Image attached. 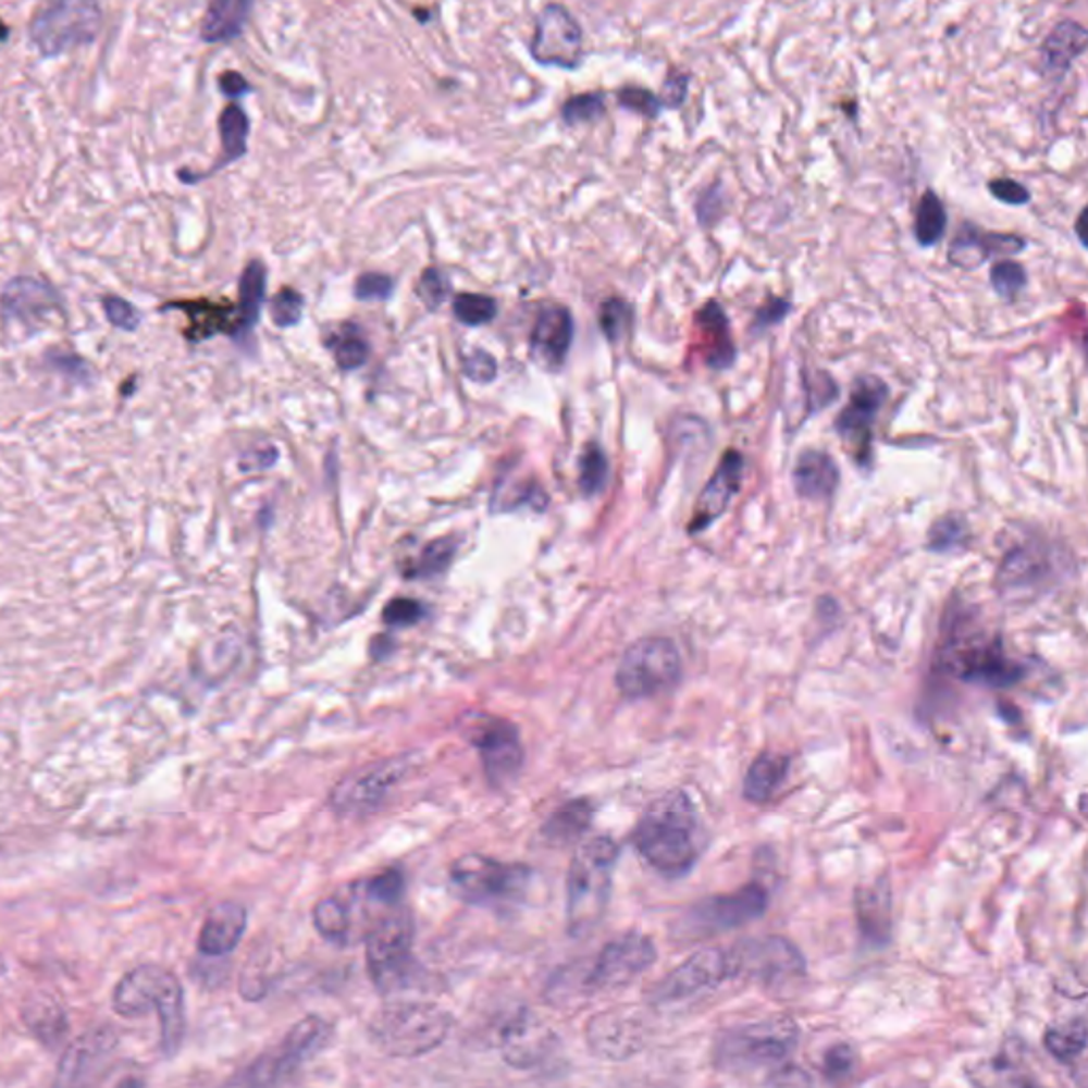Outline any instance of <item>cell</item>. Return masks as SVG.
I'll return each instance as SVG.
<instances>
[{"mask_svg":"<svg viewBox=\"0 0 1088 1088\" xmlns=\"http://www.w3.org/2000/svg\"><path fill=\"white\" fill-rule=\"evenodd\" d=\"M463 372L472 381L490 383L498 372V363L487 351H474L463 363Z\"/></svg>","mask_w":1088,"mask_h":1088,"instance_id":"59","label":"cell"},{"mask_svg":"<svg viewBox=\"0 0 1088 1088\" xmlns=\"http://www.w3.org/2000/svg\"><path fill=\"white\" fill-rule=\"evenodd\" d=\"M220 88L226 94L227 98H240L249 91V84L247 79L236 73V71H227L222 77H220Z\"/></svg>","mask_w":1088,"mask_h":1088,"instance_id":"62","label":"cell"},{"mask_svg":"<svg viewBox=\"0 0 1088 1088\" xmlns=\"http://www.w3.org/2000/svg\"><path fill=\"white\" fill-rule=\"evenodd\" d=\"M417 292H419L421 300L428 305V309H438L449 298L452 285H449V279L445 276V272L430 269L421 274Z\"/></svg>","mask_w":1088,"mask_h":1088,"instance_id":"51","label":"cell"},{"mask_svg":"<svg viewBox=\"0 0 1088 1088\" xmlns=\"http://www.w3.org/2000/svg\"><path fill=\"white\" fill-rule=\"evenodd\" d=\"M608 481V457L599 445H590L581 457L579 485L585 496H597Z\"/></svg>","mask_w":1088,"mask_h":1088,"instance_id":"41","label":"cell"},{"mask_svg":"<svg viewBox=\"0 0 1088 1088\" xmlns=\"http://www.w3.org/2000/svg\"><path fill=\"white\" fill-rule=\"evenodd\" d=\"M468 738L477 746L487 778L504 784L517 776L523 766V744L519 729L506 719L483 715L468 726Z\"/></svg>","mask_w":1088,"mask_h":1088,"instance_id":"15","label":"cell"},{"mask_svg":"<svg viewBox=\"0 0 1088 1088\" xmlns=\"http://www.w3.org/2000/svg\"><path fill=\"white\" fill-rule=\"evenodd\" d=\"M555 1042V1034L530 1014L510 1021L502 1031V1056L508 1065L528 1070L544 1061Z\"/></svg>","mask_w":1088,"mask_h":1088,"instance_id":"23","label":"cell"},{"mask_svg":"<svg viewBox=\"0 0 1088 1088\" xmlns=\"http://www.w3.org/2000/svg\"><path fill=\"white\" fill-rule=\"evenodd\" d=\"M1043 1046H1046V1050L1054 1059H1059L1063 1063H1072L1087 1048V1023H1085V1018H1074V1021H1067L1063 1025L1050 1027L1046 1031Z\"/></svg>","mask_w":1088,"mask_h":1088,"instance_id":"39","label":"cell"},{"mask_svg":"<svg viewBox=\"0 0 1088 1088\" xmlns=\"http://www.w3.org/2000/svg\"><path fill=\"white\" fill-rule=\"evenodd\" d=\"M689 82H691V75L684 73V71H679V69H670L668 75H666V82H664V88H662V107H668V109H679L680 104L687 100V94H689Z\"/></svg>","mask_w":1088,"mask_h":1088,"instance_id":"57","label":"cell"},{"mask_svg":"<svg viewBox=\"0 0 1088 1088\" xmlns=\"http://www.w3.org/2000/svg\"><path fill=\"white\" fill-rule=\"evenodd\" d=\"M330 1038V1025L319 1016H307L298 1025H294L287 1036L276 1043L272 1050L256 1059L234 1085H276L294 1074L300 1065L313 1059Z\"/></svg>","mask_w":1088,"mask_h":1088,"instance_id":"11","label":"cell"},{"mask_svg":"<svg viewBox=\"0 0 1088 1088\" xmlns=\"http://www.w3.org/2000/svg\"><path fill=\"white\" fill-rule=\"evenodd\" d=\"M394 292V281L381 272L362 274L356 283V296L360 300H385Z\"/></svg>","mask_w":1088,"mask_h":1088,"instance_id":"56","label":"cell"},{"mask_svg":"<svg viewBox=\"0 0 1088 1088\" xmlns=\"http://www.w3.org/2000/svg\"><path fill=\"white\" fill-rule=\"evenodd\" d=\"M102 26L98 0H49L30 24V37L46 55L91 44Z\"/></svg>","mask_w":1088,"mask_h":1088,"instance_id":"9","label":"cell"},{"mask_svg":"<svg viewBox=\"0 0 1088 1088\" xmlns=\"http://www.w3.org/2000/svg\"><path fill=\"white\" fill-rule=\"evenodd\" d=\"M302 307H305V300L298 292L294 289H281L274 300H272V319L276 325L281 327H289V325H296L300 321V316H302Z\"/></svg>","mask_w":1088,"mask_h":1088,"instance_id":"52","label":"cell"},{"mask_svg":"<svg viewBox=\"0 0 1088 1088\" xmlns=\"http://www.w3.org/2000/svg\"><path fill=\"white\" fill-rule=\"evenodd\" d=\"M617 100L623 109L632 111V113H638L646 120H655L659 118L662 113V100L653 94L651 90H644V88H635V86H626L621 90L617 91Z\"/></svg>","mask_w":1088,"mask_h":1088,"instance_id":"48","label":"cell"},{"mask_svg":"<svg viewBox=\"0 0 1088 1088\" xmlns=\"http://www.w3.org/2000/svg\"><path fill=\"white\" fill-rule=\"evenodd\" d=\"M247 927V912L236 902L213 907L200 929L198 951L207 956H224L234 951Z\"/></svg>","mask_w":1088,"mask_h":1088,"instance_id":"27","label":"cell"},{"mask_svg":"<svg viewBox=\"0 0 1088 1088\" xmlns=\"http://www.w3.org/2000/svg\"><path fill=\"white\" fill-rule=\"evenodd\" d=\"M47 363L49 368L58 370L60 374L73 379V381H82V383H88L91 379L90 363L86 362L84 358L75 356V354H66V351H51L47 354Z\"/></svg>","mask_w":1088,"mask_h":1088,"instance_id":"55","label":"cell"},{"mask_svg":"<svg viewBox=\"0 0 1088 1088\" xmlns=\"http://www.w3.org/2000/svg\"><path fill=\"white\" fill-rule=\"evenodd\" d=\"M313 925L325 940L345 944L354 929L351 904L341 898L321 900L313 910Z\"/></svg>","mask_w":1088,"mask_h":1088,"instance_id":"38","label":"cell"},{"mask_svg":"<svg viewBox=\"0 0 1088 1088\" xmlns=\"http://www.w3.org/2000/svg\"><path fill=\"white\" fill-rule=\"evenodd\" d=\"M889 390L878 376H860L855 381V387L851 392V400L840 412L836 421V430L846 441L860 461L865 463L869 455V438H871V425L885 405Z\"/></svg>","mask_w":1088,"mask_h":1088,"instance_id":"20","label":"cell"},{"mask_svg":"<svg viewBox=\"0 0 1088 1088\" xmlns=\"http://www.w3.org/2000/svg\"><path fill=\"white\" fill-rule=\"evenodd\" d=\"M254 0H211L200 24L205 44H226L236 39L249 22Z\"/></svg>","mask_w":1088,"mask_h":1088,"instance_id":"31","label":"cell"},{"mask_svg":"<svg viewBox=\"0 0 1088 1088\" xmlns=\"http://www.w3.org/2000/svg\"><path fill=\"white\" fill-rule=\"evenodd\" d=\"M362 893L374 904H398L405 893V876L400 869H385L363 882Z\"/></svg>","mask_w":1088,"mask_h":1088,"instance_id":"42","label":"cell"},{"mask_svg":"<svg viewBox=\"0 0 1088 1088\" xmlns=\"http://www.w3.org/2000/svg\"><path fill=\"white\" fill-rule=\"evenodd\" d=\"M680 653L670 638L648 635L634 642L617 668V687L628 700H644L672 689L680 679Z\"/></svg>","mask_w":1088,"mask_h":1088,"instance_id":"8","label":"cell"},{"mask_svg":"<svg viewBox=\"0 0 1088 1088\" xmlns=\"http://www.w3.org/2000/svg\"><path fill=\"white\" fill-rule=\"evenodd\" d=\"M708 844L706 827L693 800L684 791H670L655 800L634 831V846L657 871L679 878L693 869Z\"/></svg>","mask_w":1088,"mask_h":1088,"instance_id":"1","label":"cell"},{"mask_svg":"<svg viewBox=\"0 0 1088 1088\" xmlns=\"http://www.w3.org/2000/svg\"><path fill=\"white\" fill-rule=\"evenodd\" d=\"M729 978V961L727 952L719 949L691 954L679 967H675L664 980L655 985L651 991L653 1003H679L687 999L697 998L706 991L717 989Z\"/></svg>","mask_w":1088,"mask_h":1088,"instance_id":"16","label":"cell"},{"mask_svg":"<svg viewBox=\"0 0 1088 1088\" xmlns=\"http://www.w3.org/2000/svg\"><path fill=\"white\" fill-rule=\"evenodd\" d=\"M951 662L959 679L999 689L1018 682L1025 675L1023 666L1005 655L999 638L963 642L951 648Z\"/></svg>","mask_w":1088,"mask_h":1088,"instance_id":"17","label":"cell"},{"mask_svg":"<svg viewBox=\"0 0 1088 1088\" xmlns=\"http://www.w3.org/2000/svg\"><path fill=\"white\" fill-rule=\"evenodd\" d=\"M591 816L593 808L588 800H572L548 816L543 827L544 838L553 844L566 846L590 829Z\"/></svg>","mask_w":1088,"mask_h":1088,"instance_id":"34","label":"cell"},{"mask_svg":"<svg viewBox=\"0 0 1088 1088\" xmlns=\"http://www.w3.org/2000/svg\"><path fill=\"white\" fill-rule=\"evenodd\" d=\"M657 961V949L642 934H626L608 942L591 967L588 985L595 991L619 989L634 982Z\"/></svg>","mask_w":1088,"mask_h":1088,"instance_id":"14","label":"cell"},{"mask_svg":"<svg viewBox=\"0 0 1088 1088\" xmlns=\"http://www.w3.org/2000/svg\"><path fill=\"white\" fill-rule=\"evenodd\" d=\"M823 1070H825V1076L829 1080H842V1078L851 1076L853 1070H855V1052H853V1048L846 1046V1043L833 1046L825 1054Z\"/></svg>","mask_w":1088,"mask_h":1088,"instance_id":"54","label":"cell"},{"mask_svg":"<svg viewBox=\"0 0 1088 1088\" xmlns=\"http://www.w3.org/2000/svg\"><path fill=\"white\" fill-rule=\"evenodd\" d=\"M452 882L455 893L468 904H517L528 893L532 869L521 863H502L479 853H468L452 865Z\"/></svg>","mask_w":1088,"mask_h":1088,"instance_id":"7","label":"cell"},{"mask_svg":"<svg viewBox=\"0 0 1088 1088\" xmlns=\"http://www.w3.org/2000/svg\"><path fill=\"white\" fill-rule=\"evenodd\" d=\"M423 617H425L423 604L417 599H410V597L392 599L383 610V621L390 628H410V626L419 623Z\"/></svg>","mask_w":1088,"mask_h":1088,"instance_id":"49","label":"cell"},{"mask_svg":"<svg viewBox=\"0 0 1088 1088\" xmlns=\"http://www.w3.org/2000/svg\"><path fill=\"white\" fill-rule=\"evenodd\" d=\"M102 311L107 316V321L124 332H136L140 325V313L135 305H131L126 298L120 296H104L102 298Z\"/></svg>","mask_w":1088,"mask_h":1088,"instance_id":"50","label":"cell"},{"mask_svg":"<svg viewBox=\"0 0 1088 1088\" xmlns=\"http://www.w3.org/2000/svg\"><path fill=\"white\" fill-rule=\"evenodd\" d=\"M791 305L782 298H771L770 302L757 311V318H755V327H768V325H774L778 321H782L784 316L789 313Z\"/></svg>","mask_w":1088,"mask_h":1088,"instance_id":"61","label":"cell"},{"mask_svg":"<svg viewBox=\"0 0 1088 1088\" xmlns=\"http://www.w3.org/2000/svg\"><path fill=\"white\" fill-rule=\"evenodd\" d=\"M336 362L343 370H356L368 360V343L363 341L358 332L345 334L334 349Z\"/></svg>","mask_w":1088,"mask_h":1088,"instance_id":"53","label":"cell"},{"mask_svg":"<svg viewBox=\"0 0 1088 1088\" xmlns=\"http://www.w3.org/2000/svg\"><path fill=\"white\" fill-rule=\"evenodd\" d=\"M965 539H967L965 521L959 517H944L931 526L927 546L936 553H949L965 543Z\"/></svg>","mask_w":1088,"mask_h":1088,"instance_id":"45","label":"cell"},{"mask_svg":"<svg viewBox=\"0 0 1088 1088\" xmlns=\"http://www.w3.org/2000/svg\"><path fill=\"white\" fill-rule=\"evenodd\" d=\"M166 309H182L189 319V325L185 327V338L191 343L207 341L215 334H234L238 336V309L226 305V302H213V300H180V302H169L162 307Z\"/></svg>","mask_w":1088,"mask_h":1088,"instance_id":"26","label":"cell"},{"mask_svg":"<svg viewBox=\"0 0 1088 1088\" xmlns=\"http://www.w3.org/2000/svg\"><path fill=\"white\" fill-rule=\"evenodd\" d=\"M724 207V196H721V187L719 185H710V189H706L697 205H695V211H697V218L704 226L713 224L717 220V213L721 211Z\"/></svg>","mask_w":1088,"mask_h":1088,"instance_id":"60","label":"cell"},{"mask_svg":"<svg viewBox=\"0 0 1088 1088\" xmlns=\"http://www.w3.org/2000/svg\"><path fill=\"white\" fill-rule=\"evenodd\" d=\"M1021 249H1025L1021 236L982 232L974 224H963L952 240L949 260L959 269H978L996 254H1018Z\"/></svg>","mask_w":1088,"mask_h":1088,"instance_id":"25","label":"cell"},{"mask_svg":"<svg viewBox=\"0 0 1088 1088\" xmlns=\"http://www.w3.org/2000/svg\"><path fill=\"white\" fill-rule=\"evenodd\" d=\"M949 226V215L947 209L940 200V196L934 189H927L923 198L918 200L916 207V218H914V236L920 247H931L942 240L944 232Z\"/></svg>","mask_w":1088,"mask_h":1088,"instance_id":"36","label":"cell"},{"mask_svg":"<svg viewBox=\"0 0 1088 1088\" xmlns=\"http://www.w3.org/2000/svg\"><path fill=\"white\" fill-rule=\"evenodd\" d=\"M407 764L403 759L385 762L372 770H366L345 780L332 795V804L341 813H351V815H362L376 808L387 793L398 784V780L405 776Z\"/></svg>","mask_w":1088,"mask_h":1088,"instance_id":"21","label":"cell"},{"mask_svg":"<svg viewBox=\"0 0 1088 1088\" xmlns=\"http://www.w3.org/2000/svg\"><path fill=\"white\" fill-rule=\"evenodd\" d=\"M1087 28L1074 20L1059 22L1046 37L1040 51V75L1050 84H1059L1072 64L1087 51Z\"/></svg>","mask_w":1088,"mask_h":1088,"instance_id":"24","label":"cell"},{"mask_svg":"<svg viewBox=\"0 0 1088 1088\" xmlns=\"http://www.w3.org/2000/svg\"><path fill=\"white\" fill-rule=\"evenodd\" d=\"M455 548H457V543L454 539H438V541L428 544L408 577L432 579V577L443 574L449 568V564L454 561Z\"/></svg>","mask_w":1088,"mask_h":1088,"instance_id":"40","label":"cell"},{"mask_svg":"<svg viewBox=\"0 0 1088 1088\" xmlns=\"http://www.w3.org/2000/svg\"><path fill=\"white\" fill-rule=\"evenodd\" d=\"M742 474H744V457L729 449L697 498L689 523V534L704 532L726 512L731 499L740 492Z\"/></svg>","mask_w":1088,"mask_h":1088,"instance_id":"22","label":"cell"},{"mask_svg":"<svg viewBox=\"0 0 1088 1088\" xmlns=\"http://www.w3.org/2000/svg\"><path fill=\"white\" fill-rule=\"evenodd\" d=\"M840 483V470L833 457L808 449L798 457L793 468V487L800 498L829 499Z\"/></svg>","mask_w":1088,"mask_h":1088,"instance_id":"30","label":"cell"},{"mask_svg":"<svg viewBox=\"0 0 1088 1088\" xmlns=\"http://www.w3.org/2000/svg\"><path fill=\"white\" fill-rule=\"evenodd\" d=\"M113 1010L126 1018L156 1012L162 1027L164 1050L173 1054L185 1029L183 989L177 976L160 965H140L128 972L113 991Z\"/></svg>","mask_w":1088,"mask_h":1088,"instance_id":"2","label":"cell"},{"mask_svg":"<svg viewBox=\"0 0 1088 1088\" xmlns=\"http://www.w3.org/2000/svg\"><path fill=\"white\" fill-rule=\"evenodd\" d=\"M455 318L466 325L490 323L498 313V305L490 296L481 294H459L454 302Z\"/></svg>","mask_w":1088,"mask_h":1088,"instance_id":"44","label":"cell"},{"mask_svg":"<svg viewBox=\"0 0 1088 1088\" xmlns=\"http://www.w3.org/2000/svg\"><path fill=\"white\" fill-rule=\"evenodd\" d=\"M768 910V893L759 885H746L733 893L715 895L689 907L682 918L684 934L708 938L757 920Z\"/></svg>","mask_w":1088,"mask_h":1088,"instance_id":"12","label":"cell"},{"mask_svg":"<svg viewBox=\"0 0 1088 1088\" xmlns=\"http://www.w3.org/2000/svg\"><path fill=\"white\" fill-rule=\"evenodd\" d=\"M789 774V757L782 753H762L744 776V798L755 804L770 802Z\"/></svg>","mask_w":1088,"mask_h":1088,"instance_id":"32","label":"cell"},{"mask_svg":"<svg viewBox=\"0 0 1088 1088\" xmlns=\"http://www.w3.org/2000/svg\"><path fill=\"white\" fill-rule=\"evenodd\" d=\"M727 961L729 978H749L764 987H784L806 974L804 954L782 936L744 940L727 952Z\"/></svg>","mask_w":1088,"mask_h":1088,"instance_id":"10","label":"cell"},{"mask_svg":"<svg viewBox=\"0 0 1088 1088\" xmlns=\"http://www.w3.org/2000/svg\"><path fill=\"white\" fill-rule=\"evenodd\" d=\"M798 1025L787 1016H776L753 1025L729 1029L715 1048L719 1070L742 1074L782 1063L798 1046Z\"/></svg>","mask_w":1088,"mask_h":1088,"instance_id":"5","label":"cell"},{"mask_svg":"<svg viewBox=\"0 0 1088 1088\" xmlns=\"http://www.w3.org/2000/svg\"><path fill=\"white\" fill-rule=\"evenodd\" d=\"M530 51L543 66L577 71L585 60L583 28L564 4L551 2L536 17Z\"/></svg>","mask_w":1088,"mask_h":1088,"instance_id":"13","label":"cell"},{"mask_svg":"<svg viewBox=\"0 0 1088 1088\" xmlns=\"http://www.w3.org/2000/svg\"><path fill=\"white\" fill-rule=\"evenodd\" d=\"M415 925L407 910L381 918L366 936V961L372 980L383 993L417 982L419 965L412 959Z\"/></svg>","mask_w":1088,"mask_h":1088,"instance_id":"6","label":"cell"},{"mask_svg":"<svg viewBox=\"0 0 1088 1088\" xmlns=\"http://www.w3.org/2000/svg\"><path fill=\"white\" fill-rule=\"evenodd\" d=\"M599 325L608 341H619L632 327V307L619 298H610L602 305Z\"/></svg>","mask_w":1088,"mask_h":1088,"instance_id":"46","label":"cell"},{"mask_svg":"<svg viewBox=\"0 0 1088 1088\" xmlns=\"http://www.w3.org/2000/svg\"><path fill=\"white\" fill-rule=\"evenodd\" d=\"M619 860V846L606 838H591L574 853L568 871V931L583 936L591 931L608 906L613 871Z\"/></svg>","mask_w":1088,"mask_h":1088,"instance_id":"3","label":"cell"},{"mask_svg":"<svg viewBox=\"0 0 1088 1088\" xmlns=\"http://www.w3.org/2000/svg\"><path fill=\"white\" fill-rule=\"evenodd\" d=\"M220 136H222L224 156H222V160L215 164V169L211 173L220 171L226 164L236 162L238 158H243L247 153L249 120H247L245 111L238 104H227L224 113L220 115Z\"/></svg>","mask_w":1088,"mask_h":1088,"instance_id":"37","label":"cell"},{"mask_svg":"<svg viewBox=\"0 0 1088 1088\" xmlns=\"http://www.w3.org/2000/svg\"><path fill=\"white\" fill-rule=\"evenodd\" d=\"M989 191L998 198L999 202L1010 205V207H1021L1031 200L1029 189L1023 183L1014 180H996L989 183Z\"/></svg>","mask_w":1088,"mask_h":1088,"instance_id":"58","label":"cell"},{"mask_svg":"<svg viewBox=\"0 0 1088 1088\" xmlns=\"http://www.w3.org/2000/svg\"><path fill=\"white\" fill-rule=\"evenodd\" d=\"M991 285L1001 298L1012 300L1027 285V272L1018 262L1003 260L991 269Z\"/></svg>","mask_w":1088,"mask_h":1088,"instance_id":"47","label":"cell"},{"mask_svg":"<svg viewBox=\"0 0 1088 1088\" xmlns=\"http://www.w3.org/2000/svg\"><path fill=\"white\" fill-rule=\"evenodd\" d=\"M695 323L706 341V362L710 368H727L735 358L733 341L729 334V321L719 302H708L697 316Z\"/></svg>","mask_w":1088,"mask_h":1088,"instance_id":"33","label":"cell"},{"mask_svg":"<svg viewBox=\"0 0 1088 1088\" xmlns=\"http://www.w3.org/2000/svg\"><path fill=\"white\" fill-rule=\"evenodd\" d=\"M62 294L44 279L20 274L0 289V311L4 318L28 330L44 325L51 316H64Z\"/></svg>","mask_w":1088,"mask_h":1088,"instance_id":"18","label":"cell"},{"mask_svg":"<svg viewBox=\"0 0 1088 1088\" xmlns=\"http://www.w3.org/2000/svg\"><path fill=\"white\" fill-rule=\"evenodd\" d=\"M604 113H606V104H604V94H599V91H588V94L572 96L561 107V118L568 126L595 122Z\"/></svg>","mask_w":1088,"mask_h":1088,"instance_id":"43","label":"cell"},{"mask_svg":"<svg viewBox=\"0 0 1088 1088\" xmlns=\"http://www.w3.org/2000/svg\"><path fill=\"white\" fill-rule=\"evenodd\" d=\"M267 292V269L260 262H251L240 276V302H238V336L247 334L260 318V309Z\"/></svg>","mask_w":1088,"mask_h":1088,"instance_id":"35","label":"cell"},{"mask_svg":"<svg viewBox=\"0 0 1088 1088\" xmlns=\"http://www.w3.org/2000/svg\"><path fill=\"white\" fill-rule=\"evenodd\" d=\"M572 330L574 323L566 307L559 305L546 307L541 311L539 321L534 325L532 334L534 354L548 366H561L572 343Z\"/></svg>","mask_w":1088,"mask_h":1088,"instance_id":"29","label":"cell"},{"mask_svg":"<svg viewBox=\"0 0 1088 1088\" xmlns=\"http://www.w3.org/2000/svg\"><path fill=\"white\" fill-rule=\"evenodd\" d=\"M857 918L863 938L874 947H885L891 938V887L887 878L857 889Z\"/></svg>","mask_w":1088,"mask_h":1088,"instance_id":"28","label":"cell"},{"mask_svg":"<svg viewBox=\"0 0 1088 1088\" xmlns=\"http://www.w3.org/2000/svg\"><path fill=\"white\" fill-rule=\"evenodd\" d=\"M588 1042L602 1059L626 1061L646 1042V1023L634 1007H615L591 1018Z\"/></svg>","mask_w":1088,"mask_h":1088,"instance_id":"19","label":"cell"},{"mask_svg":"<svg viewBox=\"0 0 1088 1088\" xmlns=\"http://www.w3.org/2000/svg\"><path fill=\"white\" fill-rule=\"evenodd\" d=\"M452 1018L432 1003L403 1001L381 1007L370 1021V1036L392 1056H421L445 1042Z\"/></svg>","mask_w":1088,"mask_h":1088,"instance_id":"4","label":"cell"}]
</instances>
